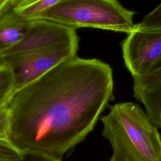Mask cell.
<instances>
[{"instance_id": "cell-9", "label": "cell", "mask_w": 161, "mask_h": 161, "mask_svg": "<svg viewBox=\"0 0 161 161\" xmlns=\"http://www.w3.org/2000/svg\"><path fill=\"white\" fill-rule=\"evenodd\" d=\"M14 91L12 70L7 66H0V108L5 106Z\"/></svg>"}, {"instance_id": "cell-14", "label": "cell", "mask_w": 161, "mask_h": 161, "mask_svg": "<svg viewBox=\"0 0 161 161\" xmlns=\"http://www.w3.org/2000/svg\"><path fill=\"white\" fill-rule=\"evenodd\" d=\"M10 0H0V13L8 4Z\"/></svg>"}, {"instance_id": "cell-12", "label": "cell", "mask_w": 161, "mask_h": 161, "mask_svg": "<svg viewBox=\"0 0 161 161\" xmlns=\"http://www.w3.org/2000/svg\"><path fill=\"white\" fill-rule=\"evenodd\" d=\"M9 127V113L6 104L0 108V140H8Z\"/></svg>"}, {"instance_id": "cell-4", "label": "cell", "mask_w": 161, "mask_h": 161, "mask_svg": "<svg viewBox=\"0 0 161 161\" xmlns=\"http://www.w3.org/2000/svg\"><path fill=\"white\" fill-rule=\"evenodd\" d=\"M79 44L63 45L36 52L1 57L14 78L13 92L40 77L63 62L77 56Z\"/></svg>"}, {"instance_id": "cell-10", "label": "cell", "mask_w": 161, "mask_h": 161, "mask_svg": "<svg viewBox=\"0 0 161 161\" xmlns=\"http://www.w3.org/2000/svg\"><path fill=\"white\" fill-rule=\"evenodd\" d=\"M135 28L161 31V3L148 13L141 22L135 24Z\"/></svg>"}, {"instance_id": "cell-1", "label": "cell", "mask_w": 161, "mask_h": 161, "mask_svg": "<svg viewBox=\"0 0 161 161\" xmlns=\"http://www.w3.org/2000/svg\"><path fill=\"white\" fill-rule=\"evenodd\" d=\"M113 90L108 64L68 59L12 94L8 140L23 153L61 160L93 130Z\"/></svg>"}, {"instance_id": "cell-13", "label": "cell", "mask_w": 161, "mask_h": 161, "mask_svg": "<svg viewBox=\"0 0 161 161\" xmlns=\"http://www.w3.org/2000/svg\"><path fill=\"white\" fill-rule=\"evenodd\" d=\"M12 161H62L61 160L57 159L51 157L44 155L33 153H25L23 157L18 160Z\"/></svg>"}, {"instance_id": "cell-6", "label": "cell", "mask_w": 161, "mask_h": 161, "mask_svg": "<svg viewBox=\"0 0 161 161\" xmlns=\"http://www.w3.org/2000/svg\"><path fill=\"white\" fill-rule=\"evenodd\" d=\"M121 49L132 77L143 75L161 61V31L135 28L122 42Z\"/></svg>"}, {"instance_id": "cell-3", "label": "cell", "mask_w": 161, "mask_h": 161, "mask_svg": "<svg viewBox=\"0 0 161 161\" xmlns=\"http://www.w3.org/2000/svg\"><path fill=\"white\" fill-rule=\"evenodd\" d=\"M135 13L115 0H58L37 19L75 30L87 27L128 34L135 30Z\"/></svg>"}, {"instance_id": "cell-2", "label": "cell", "mask_w": 161, "mask_h": 161, "mask_svg": "<svg viewBox=\"0 0 161 161\" xmlns=\"http://www.w3.org/2000/svg\"><path fill=\"white\" fill-rule=\"evenodd\" d=\"M103 136L112 148L109 161H158L161 136L158 128L138 104L123 102L101 117Z\"/></svg>"}, {"instance_id": "cell-8", "label": "cell", "mask_w": 161, "mask_h": 161, "mask_svg": "<svg viewBox=\"0 0 161 161\" xmlns=\"http://www.w3.org/2000/svg\"><path fill=\"white\" fill-rule=\"evenodd\" d=\"M57 1L58 0H13V8L22 18L32 21L37 19Z\"/></svg>"}, {"instance_id": "cell-5", "label": "cell", "mask_w": 161, "mask_h": 161, "mask_svg": "<svg viewBox=\"0 0 161 161\" xmlns=\"http://www.w3.org/2000/svg\"><path fill=\"white\" fill-rule=\"evenodd\" d=\"M79 38L74 28L45 19L30 21L29 28L23 38L4 51L1 57L30 53L52 47L79 44Z\"/></svg>"}, {"instance_id": "cell-7", "label": "cell", "mask_w": 161, "mask_h": 161, "mask_svg": "<svg viewBox=\"0 0 161 161\" xmlns=\"http://www.w3.org/2000/svg\"><path fill=\"white\" fill-rule=\"evenodd\" d=\"M30 23L14 11L13 0H10L0 13V55L23 38Z\"/></svg>"}, {"instance_id": "cell-15", "label": "cell", "mask_w": 161, "mask_h": 161, "mask_svg": "<svg viewBox=\"0 0 161 161\" xmlns=\"http://www.w3.org/2000/svg\"><path fill=\"white\" fill-rule=\"evenodd\" d=\"M158 161H161V153L160 155V157H159V159H158Z\"/></svg>"}, {"instance_id": "cell-16", "label": "cell", "mask_w": 161, "mask_h": 161, "mask_svg": "<svg viewBox=\"0 0 161 161\" xmlns=\"http://www.w3.org/2000/svg\"><path fill=\"white\" fill-rule=\"evenodd\" d=\"M1 64H0V66H1Z\"/></svg>"}, {"instance_id": "cell-11", "label": "cell", "mask_w": 161, "mask_h": 161, "mask_svg": "<svg viewBox=\"0 0 161 161\" xmlns=\"http://www.w3.org/2000/svg\"><path fill=\"white\" fill-rule=\"evenodd\" d=\"M24 155L8 140H0V161L20 160Z\"/></svg>"}]
</instances>
